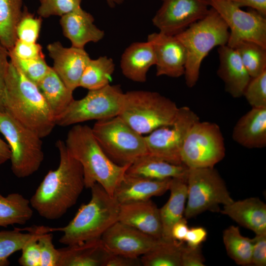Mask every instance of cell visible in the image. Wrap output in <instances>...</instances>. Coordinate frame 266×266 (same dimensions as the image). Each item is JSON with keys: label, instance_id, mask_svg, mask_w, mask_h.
I'll list each match as a JSON object with an SVG mask.
<instances>
[{"label": "cell", "instance_id": "obj_1", "mask_svg": "<svg viewBox=\"0 0 266 266\" xmlns=\"http://www.w3.org/2000/svg\"><path fill=\"white\" fill-rule=\"evenodd\" d=\"M56 146L59 166L48 172L30 200L32 207L48 220L62 217L75 204L85 188L81 164L69 153L65 141L58 140Z\"/></svg>", "mask_w": 266, "mask_h": 266}, {"label": "cell", "instance_id": "obj_2", "mask_svg": "<svg viewBox=\"0 0 266 266\" xmlns=\"http://www.w3.org/2000/svg\"><path fill=\"white\" fill-rule=\"evenodd\" d=\"M4 110L42 138L54 129L56 118L37 85L10 61L5 79Z\"/></svg>", "mask_w": 266, "mask_h": 266}, {"label": "cell", "instance_id": "obj_3", "mask_svg": "<svg viewBox=\"0 0 266 266\" xmlns=\"http://www.w3.org/2000/svg\"><path fill=\"white\" fill-rule=\"evenodd\" d=\"M65 142L69 153L82 166L85 187L90 188L98 183L113 196L130 165L114 163L99 145L92 128L87 125H74Z\"/></svg>", "mask_w": 266, "mask_h": 266}, {"label": "cell", "instance_id": "obj_4", "mask_svg": "<svg viewBox=\"0 0 266 266\" xmlns=\"http://www.w3.org/2000/svg\"><path fill=\"white\" fill-rule=\"evenodd\" d=\"M91 199L82 204L73 218L64 227L52 228V232L63 234L59 242L66 245L100 238L104 233L118 221L120 204L99 184L91 188Z\"/></svg>", "mask_w": 266, "mask_h": 266}, {"label": "cell", "instance_id": "obj_5", "mask_svg": "<svg viewBox=\"0 0 266 266\" xmlns=\"http://www.w3.org/2000/svg\"><path fill=\"white\" fill-rule=\"evenodd\" d=\"M229 28L220 15L210 7L201 19L175 36L185 47L187 55L185 82L189 88L197 83L201 63L215 47L227 44Z\"/></svg>", "mask_w": 266, "mask_h": 266}, {"label": "cell", "instance_id": "obj_6", "mask_svg": "<svg viewBox=\"0 0 266 266\" xmlns=\"http://www.w3.org/2000/svg\"><path fill=\"white\" fill-rule=\"evenodd\" d=\"M178 108L173 101L158 92L133 90L124 93L118 116L143 135L172 125Z\"/></svg>", "mask_w": 266, "mask_h": 266}, {"label": "cell", "instance_id": "obj_7", "mask_svg": "<svg viewBox=\"0 0 266 266\" xmlns=\"http://www.w3.org/2000/svg\"><path fill=\"white\" fill-rule=\"evenodd\" d=\"M92 130L106 155L118 165H130L148 153L144 136L119 116L97 121Z\"/></svg>", "mask_w": 266, "mask_h": 266}, {"label": "cell", "instance_id": "obj_8", "mask_svg": "<svg viewBox=\"0 0 266 266\" xmlns=\"http://www.w3.org/2000/svg\"><path fill=\"white\" fill-rule=\"evenodd\" d=\"M0 133L10 149L14 175L25 178L38 170L44 159L41 138L5 111H0Z\"/></svg>", "mask_w": 266, "mask_h": 266}, {"label": "cell", "instance_id": "obj_9", "mask_svg": "<svg viewBox=\"0 0 266 266\" xmlns=\"http://www.w3.org/2000/svg\"><path fill=\"white\" fill-rule=\"evenodd\" d=\"M186 219L206 211L220 212L219 205L232 203L224 181L213 167L189 168L187 179Z\"/></svg>", "mask_w": 266, "mask_h": 266}, {"label": "cell", "instance_id": "obj_10", "mask_svg": "<svg viewBox=\"0 0 266 266\" xmlns=\"http://www.w3.org/2000/svg\"><path fill=\"white\" fill-rule=\"evenodd\" d=\"M124 93L118 85H110L89 90L83 98L74 100L56 121V125L67 127L95 120L118 116Z\"/></svg>", "mask_w": 266, "mask_h": 266}, {"label": "cell", "instance_id": "obj_11", "mask_svg": "<svg viewBox=\"0 0 266 266\" xmlns=\"http://www.w3.org/2000/svg\"><path fill=\"white\" fill-rule=\"evenodd\" d=\"M224 139L216 123L196 122L187 133L181 160L188 168L213 167L225 156Z\"/></svg>", "mask_w": 266, "mask_h": 266}, {"label": "cell", "instance_id": "obj_12", "mask_svg": "<svg viewBox=\"0 0 266 266\" xmlns=\"http://www.w3.org/2000/svg\"><path fill=\"white\" fill-rule=\"evenodd\" d=\"M189 107H179L173 123L159 128L144 136L148 154L175 165H183L181 151L191 127L199 121Z\"/></svg>", "mask_w": 266, "mask_h": 266}, {"label": "cell", "instance_id": "obj_13", "mask_svg": "<svg viewBox=\"0 0 266 266\" xmlns=\"http://www.w3.org/2000/svg\"><path fill=\"white\" fill-rule=\"evenodd\" d=\"M230 30L227 45L233 48L242 41L266 47V17L255 10L244 11L228 0H207Z\"/></svg>", "mask_w": 266, "mask_h": 266}, {"label": "cell", "instance_id": "obj_14", "mask_svg": "<svg viewBox=\"0 0 266 266\" xmlns=\"http://www.w3.org/2000/svg\"><path fill=\"white\" fill-rule=\"evenodd\" d=\"M152 23L162 33L175 35L203 18L209 11L207 0H162Z\"/></svg>", "mask_w": 266, "mask_h": 266}, {"label": "cell", "instance_id": "obj_15", "mask_svg": "<svg viewBox=\"0 0 266 266\" xmlns=\"http://www.w3.org/2000/svg\"><path fill=\"white\" fill-rule=\"evenodd\" d=\"M100 238L110 253L133 258L140 257L160 239L119 221L108 228Z\"/></svg>", "mask_w": 266, "mask_h": 266}, {"label": "cell", "instance_id": "obj_16", "mask_svg": "<svg viewBox=\"0 0 266 266\" xmlns=\"http://www.w3.org/2000/svg\"><path fill=\"white\" fill-rule=\"evenodd\" d=\"M147 40L152 43L155 51L157 76L178 78L184 75L187 52L175 35L153 33L148 35Z\"/></svg>", "mask_w": 266, "mask_h": 266}, {"label": "cell", "instance_id": "obj_17", "mask_svg": "<svg viewBox=\"0 0 266 266\" xmlns=\"http://www.w3.org/2000/svg\"><path fill=\"white\" fill-rule=\"evenodd\" d=\"M47 50L53 61L54 70L71 90L79 87L80 79L90 57L84 48L64 47L59 41L49 44Z\"/></svg>", "mask_w": 266, "mask_h": 266}, {"label": "cell", "instance_id": "obj_18", "mask_svg": "<svg viewBox=\"0 0 266 266\" xmlns=\"http://www.w3.org/2000/svg\"><path fill=\"white\" fill-rule=\"evenodd\" d=\"M118 221L157 239L162 238L160 208L151 199L120 204Z\"/></svg>", "mask_w": 266, "mask_h": 266}, {"label": "cell", "instance_id": "obj_19", "mask_svg": "<svg viewBox=\"0 0 266 266\" xmlns=\"http://www.w3.org/2000/svg\"><path fill=\"white\" fill-rule=\"evenodd\" d=\"M219 66L217 75L224 84L225 89L232 97L242 96L251 79L236 50L227 44L218 49Z\"/></svg>", "mask_w": 266, "mask_h": 266}, {"label": "cell", "instance_id": "obj_20", "mask_svg": "<svg viewBox=\"0 0 266 266\" xmlns=\"http://www.w3.org/2000/svg\"><path fill=\"white\" fill-rule=\"evenodd\" d=\"M60 23L73 47L84 48L87 43L97 42L104 36V31L94 24L93 16L81 7L61 16Z\"/></svg>", "mask_w": 266, "mask_h": 266}, {"label": "cell", "instance_id": "obj_21", "mask_svg": "<svg viewBox=\"0 0 266 266\" xmlns=\"http://www.w3.org/2000/svg\"><path fill=\"white\" fill-rule=\"evenodd\" d=\"M171 179H152L126 173L116 188L113 197L120 204L147 200L168 191Z\"/></svg>", "mask_w": 266, "mask_h": 266}, {"label": "cell", "instance_id": "obj_22", "mask_svg": "<svg viewBox=\"0 0 266 266\" xmlns=\"http://www.w3.org/2000/svg\"><path fill=\"white\" fill-rule=\"evenodd\" d=\"M236 143L247 148L266 146V107L254 108L237 121L232 132Z\"/></svg>", "mask_w": 266, "mask_h": 266}, {"label": "cell", "instance_id": "obj_23", "mask_svg": "<svg viewBox=\"0 0 266 266\" xmlns=\"http://www.w3.org/2000/svg\"><path fill=\"white\" fill-rule=\"evenodd\" d=\"M220 212L256 234L266 233V205L258 198L233 201L224 205Z\"/></svg>", "mask_w": 266, "mask_h": 266}, {"label": "cell", "instance_id": "obj_24", "mask_svg": "<svg viewBox=\"0 0 266 266\" xmlns=\"http://www.w3.org/2000/svg\"><path fill=\"white\" fill-rule=\"evenodd\" d=\"M58 266H105L110 253L101 238L59 248Z\"/></svg>", "mask_w": 266, "mask_h": 266}, {"label": "cell", "instance_id": "obj_25", "mask_svg": "<svg viewBox=\"0 0 266 266\" xmlns=\"http://www.w3.org/2000/svg\"><path fill=\"white\" fill-rule=\"evenodd\" d=\"M155 64L153 46L147 40L130 44L122 55L120 67L126 78L134 82L143 83L146 81L148 71Z\"/></svg>", "mask_w": 266, "mask_h": 266}, {"label": "cell", "instance_id": "obj_26", "mask_svg": "<svg viewBox=\"0 0 266 266\" xmlns=\"http://www.w3.org/2000/svg\"><path fill=\"white\" fill-rule=\"evenodd\" d=\"M188 169L183 165L171 164L148 153L130 165L126 173L157 180L187 179Z\"/></svg>", "mask_w": 266, "mask_h": 266}, {"label": "cell", "instance_id": "obj_27", "mask_svg": "<svg viewBox=\"0 0 266 266\" xmlns=\"http://www.w3.org/2000/svg\"><path fill=\"white\" fill-rule=\"evenodd\" d=\"M170 196L167 202L160 208L164 240L173 239L171 231L173 226L184 217L187 199V179L171 178L169 190Z\"/></svg>", "mask_w": 266, "mask_h": 266}, {"label": "cell", "instance_id": "obj_28", "mask_svg": "<svg viewBox=\"0 0 266 266\" xmlns=\"http://www.w3.org/2000/svg\"><path fill=\"white\" fill-rule=\"evenodd\" d=\"M37 85L56 121L74 100L73 91L65 85L52 67Z\"/></svg>", "mask_w": 266, "mask_h": 266}, {"label": "cell", "instance_id": "obj_29", "mask_svg": "<svg viewBox=\"0 0 266 266\" xmlns=\"http://www.w3.org/2000/svg\"><path fill=\"white\" fill-rule=\"evenodd\" d=\"M44 232H51V228L34 226L0 231V266H9L8 258L12 254L21 250L29 241Z\"/></svg>", "mask_w": 266, "mask_h": 266}, {"label": "cell", "instance_id": "obj_30", "mask_svg": "<svg viewBox=\"0 0 266 266\" xmlns=\"http://www.w3.org/2000/svg\"><path fill=\"white\" fill-rule=\"evenodd\" d=\"M30 205V200L18 193L0 194V227L27 223L33 215Z\"/></svg>", "mask_w": 266, "mask_h": 266}, {"label": "cell", "instance_id": "obj_31", "mask_svg": "<svg viewBox=\"0 0 266 266\" xmlns=\"http://www.w3.org/2000/svg\"><path fill=\"white\" fill-rule=\"evenodd\" d=\"M22 0H0V43L8 51L17 40L16 28L21 17Z\"/></svg>", "mask_w": 266, "mask_h": 266}, {"label": "cell", "instance_id": "obj_32", "mask_svg": "<svg viewBox=\"0 0 266 266\" xmlns=\"http://www.w3.org/2000/svg\"><path fill=\"white\" fill-rule=\"evenodd\" d=\"M184 242L174 239H160L150 251L141 256L144 266H181L182 249Z\"/></svg>", "mask_w": 266, "mask_h": 266}, {"label": "cell", "instance_id": "obj_33", "mask_svg": "<svg viewBox=\"0 0 266 266\" xmlns=\"http://www.w3.org/2000/svg\"><path fill=\"white\" fill-rule=\"evenodd\" d=\"M115 70L113 60L100 56L89 60L82 74L79 87L88 90H96L109 84V79Z\"/></svg>", "mask_w": 266, "mask_h": 266}, {"label": "cell", "instance_id": "obj_34", "mask_svg": "<svg viewBox=\"0 0 266 266\" xmlns=\"http://www.w3.org/2000/svg\"><path fill=\"white\" fill-rule=\"evenodd\" d=\"M223 239L227 254L236 264H251L252 240L243 236L238 227L231 226L223 232Z\"/></svg>", "mask_w": 266, "mask_h": 266}, {"label": "cell", "instance_id": "obj_35", "mask_svg": "<svg viewBox=\"0 0 266 266\" xmlns=\"http://www.w3.org/2000/svg\"><path fill=\"white\" fill-rule=\"evenodd\" d=\"M251 77L266 71V47L249 41H242L233 48Z\"/></svg>", "mask_w": 266, "mask_h": 266}, {"label": "cell", "instance_id": "obj_36", "mask_svg": "<svg viewBox=\"0 0 266 266\" xmlns=\"http://www.w3.org/2000/svg\"><path fill=\"white\" fill-rule=\"evenodd\" d=\"M10 61L28 79L36 85L45 76L51 66L47 64L44 57L22 60L9 57Z\"/></svg>", "mask_w": 266, "mask_h": 266}, {"label": "cell", "instance_id": "obj_37", "mask_svg": "<svg viewBox=\"0 0 266 266\" xmlns=\"http://www.w3.org/2000/svg\"><path fill=\"white\" fill-rule=\"evenodd\" d=\"M41 25V17H34L25 7L17 26V39L27 42H36L39 36Z\"/></svg>", "mask_w": 266, "mask_h": 266}, {"label": "cell", "instance_id": "obj_38", "mask_svg": "<svg viewBox=\"0 0 266 266\" xmlns=\"http://www.w3.org/2000/svg\"><path fill=\"white\" fill-rule=\"evenodd\" d=\"M242 96L254 108L266 107V71L251 77L245 87Z\"/></svg>", "mask_w": 266, "mask_h": 266}, {"label": "cell", "instance_id": "obj_39", "mask_svg": "<svg viewBox=\"0 0 266 266\" xmlns=\"http://www.w3.org/2000/svg\"><path fill=\"white\" fill-rule=\"evenodd\" d=\"M37 13L41 18L62 16L81 7L82 0H39Z\"/></svg>", "mask_w": 266, "mask_h": 266}, {"label": "cell", "instance_id": "obj_40", "mask_svg": "<svg viewBox=\"0 0 266 266\" xmlns=\"http://www.w3.org/2000/svg\"><path fill=\"white\" fill-rule=\"evenodd\" d=\"M51 232L41 234L37 238L40 253V266H58L60 257L58 249L53 243Z\"/></svg>", "mask_w": 266, "mask_h": 266}, {"label": "cell", "instance_id": "obj_41", "mask_svg": "<svg viewBox=\"0 0 266 266\" xmlns=\"http://www.w3.org/2000/svg\"><path fill=\"white\" fill-rule=\"evenodd\" d=\"M9 57L28 60L44 57L42 46L36 42L30 43L17 39L12 49L9 51Z\"/></svg>", "mask_w": 266, "mask_h": 266}, {"label": "cell", "instance_id": "obj_42", "mask_svg": "<svg viewBox=\"0 0 266 266\" xmlns=\"http://www.w3.org/2000/svg\"><path fill=\"white\" fill-rule=\"evenodd\" d=\"M41 233L29 241L22 248L18 262L22 266H40V253L37 242Z\"/></svg>", "mask_w": 266, "mask_h": 266}, {"label": "cell", "instance_id": "obj_43", "mask_svg": "<svg viewBox=\"0 0 266 266\" xmlns=\"http://www.w3.org/2000/svg\"><path fill=\"white\" fill-rule=\"evenodd\" d=\"M252 251L251 265L265 266L266 265V233L256 234L252 239Z\"/></svg>", "mask_w": 266, "mask_h": 266}, {"label": "cell", "instance_id": "obj_44", "mask_svg": "<svg viewBox=\"0 0 266 266\" xmlns=\"http://www.w3.org/2000/svg\"><path fill=\"white\" fill-rule=\"evenodd\" d=\"M205 259L202 254L201 246H183L181 256V266H204Z\"/></svg>", "mask_w": 266, "mask_h": 266}, {"label": "cell", "instance_id": "obj_45", "mask_svg": "<svg viewBox=\"0 0 266 266\" xmlns=\"http://www.w3.org/2000/svg\"><path fill=\"white\" fill-rule=\"evenodd\" d=\"M9 51L0 43V111H4L3 99L5 87V79L10 61Z\"/></svg>", "mask_w": 266, "mask_h": 266}, {"label": "cell", "instance_id": "obj_46", "mask_svg": "<svg viewBox=\"0 0 266 266\" xmlns=\"http://www.w3.org/2000/svg\"><path fill=\"white\" fill-rule=\"evenodd\" d=\"M207 235V233L204 228L202 227H193L189 229L184 241L189 246H200L206 240Z\"/></svg>", "mask_w": 266, "mask_h": 266}, {"label": "cell", "instance_id": "obj_47", "mask_svg": "<svg viewBox=\"0 0 266 266\" xmlns=\"http://www.w3.org/2000/svg\"><path fill=\"white\" fill-rule=\"evenodd\" d=\"M140 258L111 254L107 260L105 266H140Z\"/></svg>", "mask_w": 266, "mask_h": 266}, {"label": "cell", "instance_id": "obj_48", "mask_svg": "<svg viewBox=\"0 0 266 266\" xmlns=\"http://www.w3.org/2000/svg\"><path fill=\"white\" fill-rule=\"evenodd\" d=\"M238 6L248 7L266 17V0H228Z\"/></svg>", "mask_w": 266, "mask_h": 266}, {"label": "cell", "instance_id": "obj_49", "mask_svg": "<svg viewBox=\"0 0 266 266\" xmlns=\"http://www.w3.org/2000/svg\"><path fill=\"white\" fill-rule=\"evenodd\" d=\"M189 229L186 219L183 217L173 226L171 231L172 238L179 241L184 242Z\"/></svg>", "mask_w": 266, "mask_h": 266}, {"label": "cell", "instance_id": "obj_50", "mask_svg": "<svg viewBox=\"0 0 266 266\" xmlns=\"http://www.w3.org/2000/svg\"><path fill=\"white\" fill-rule=\"evenodd\" d=\"M11 154L8 144L0 137V165L10 159Z\"/></svg>", "mask_w": 266, "mask_h": 266}, {"label": "cell", "instance_id": "obj_51", "mask_svg": "<svg viewBox=\"0 0 266 266\" xmlns=\"http://www.w3.org/2000/svg\"><path fill=\"white\" fill-rule=\"evenodd\" d=\"M108 6L113 8L117 5L122 4L124 0H106Z\"/></svg>", "mask_w": 266, "mask_h": 266}]
</instances>
